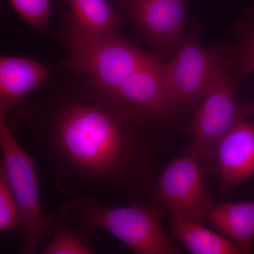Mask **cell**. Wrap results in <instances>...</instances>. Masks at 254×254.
Masks as SVG:
<instances>
[{
    "label": "cell",
    "mask_w": 254,
    "mask_h": 254,
    "mask_svg": "<svg viewBox=\"0 0 254 254\" xmlns=\"http://www.w3.org/2000/svg\"><path fill=\"white\" fill-rule=\"evenodd\" d=\"M28 128L58 190L68 196L150 195L163 144L155 131L118 111L88 82L28 106Z\"/></svg>",
    "instance_id": "6da1fadb"
},
{
    "label": "cell",
    "mask_w": 254,
    "mask_h": 254,
    "mask_svg": "<svg viewBox=\"0 0 254 254\" xmlns=\"http://www.w3.org/2000/svg\"><path fill=\"white\" fill-rule=\"evenodd\" d=\"M58 210L87 236L103 229L135 254L180 253L164 228V212L155 205L136 201L127 206L110 207L101 204L96 197L78 195L64 202Z\"/></svg>",
    "instance_id": "7a4b0ae2"
},
{
    "label": "cell",
    "mask_w": 254,
    "mask_h": 254,
    "mask_svg": "<svg viewBox=\"0 0 254 254\" xmlns=\"http://www.w3.org/2000/svg\"><path fill=\"white\" fill-rule=\"evenodd\" d=\"M66 38L69 58L65 67L88 76L105 98L120 89L153 56L116 32L89 34L70 28Z\"/></svg>",
    "instance_id": "3957f363"
},
{
    "label": "cell",
    "mask_w": 254,
    "mask_h": 254,
    "mask_svg": "<svg viewBox=\"0 0 254 254\" xmlns=\"http://www.w3.org/2000/svg\"><path fill=\"white\" fill-rule=\"evenodd\" d=\"M0 117L1 160L4 163L22 214L23 245L21 254H33L48 243L54 232L52 214H43L40 199L36 161L28 154Z\"/></svg>",
    "instance_id": "277c9868"
},
{
    "label": "cell",
    "mask_w": 254,
    "mask_h": 254,
    "mask_svg": "<svg viewBox=\"0 0 254 254\" xmlns=\"http://www.w3.org/2000/svg\"><path fill=\"white\" fill-rule=\"evenodd\" d=\"M228 47L206 48L199 32L185 34L181 44L168 63H163L165 83L179 108L198 106L222 68L227 64Z\"/></svg>",
    "instance_id": "5b68a950"
},
{
    "label": "cell",
    "mask_w": 254,
    "mask_h": 254,
    "mask_svg": "<svg viewBox=\"0 0 254 254\" xmlns=\"http://www.w3.org/2000/svg\"><path fill=\"white\" fill-rule=\"evenodd\" d=\"M236 86L225 65L197 106L190 126L193 140L186 153L210 161L220 140L237 125L254 118V103H240Z\"/></svg>",
    "instance_id": "8992f818"
},
{
    "label": "cell",
    "mask_w": 254,
    "mask_h": 254,
    "mask_svg": "<svg viewBox=\"0 0 254 254\" xmlns=\"http://www.w3.org/2000/svg\"><path fill=\"white\" fill-rule=\"evenodd\" d=\"M200 161L191 153L172 160L152 187L153 205L170 215L207 222L213 204Z\"/></svg>",
    "instance_id": "52a82bcc"
},
{
    "label": "cell",
    "mask_w": 254,
    "mask_h": 254,
    "mask_svg": "<svg viewBox=\"0 0 254 254\" xmlns=\"http://www.w3.org/2000/svg\"><path fill=\"white\" fill-rule=\"evenodd\" d=\"M125 5L145 41L163 54L176 52L186 34L187 0H126Z\"/></svg>",
    "instance_id": "ba28073f"
},
{
    "label": "cell",
    "mask_w": 254,
    "mask_h": 254,
    "mask_svg": "<svg viewBox=\"0 0 254 254\" xmlns=\"http://www.w3.org/2000/svg\"><path fill=\"white\" fill-rule=\"evenodd\" d=\"M212 162L223 190H229L254 175V124L242 122L219 142Z\"/></svg>",
    "instance_id": "9c48e42d"
},
{
    "label": "cell",
    "mask_w": 254,
    "mask_h": 254,
    "mask_svg": "<svg viewBox=\"0 0 254 254\" xmlns=\"http://www.w3.org/2000/svg\"><path fill=\"white\" fill-rule=\"evenodd\" d=\"M50 69L27 58H0V117L5 120L22 103L25 97L46 83Z\"/></svg>",
    "instance_id": "30bf717a"
},
{
    "label": "cell",
    "mask_w": 254,
    "mask_h": 254,
    "mask_svg": "<svg viewBox=\"0 0 254 254\" xmlns=\"http://www.w3.org/2000/svg\"><path fill=\"white\" fill-rule=\"evenodd\" d=\"M207 221L245 254L254 245V201L213 205Z\"/></svg>",
    "instance_id": "8fae6325"
},
{
    "label": "cell",
    "mask_w": 254,
    "mask_h": 254,
    "mask_svg": "<svg viewBox=\"0 0 254 254\" xmlns=\"http://www.w3.org/2000/svg\"><path fill=\"white\" fill-rule=\"evenodd\" d=\"M172 236L194 254H245L227 237L203 227V224L170 215Z\"/></svg>",
    "instance_id": "7c38bea8"
},
{
    "label": "cell",
    "mask_w": 254,
    "mask_h": 254,
    "mask_svg": "<svg viewBox=\"0 0 254 254\" xmlns=\"http://www.w3.org/2000/svg\"><path fill=\"white\" fill-rule=\"evenodd\" d=\"M71 11L70 28L89 34L115 33L118 17L106 0H63Z\"/></svg>",
    "instance_id": "4fadbf2b"
},
{
    "label": "cell",
    "mask_w": 254,
    "mask_h": 254,
    "mask_svg": "<svg viewBox=\"0 0 254 254\" xmlns=\"http://www.w3.org/2000/svg\"><path fill=\"white\" fill-rule=\"evenodd\" d=\"M53 215L54 232L45 246L43 254H90L92 250L88 236L60 210Z\"/></svg>",
    "instance_id": "5bb4252c"
},
{
    "label": "cell",
    "mask_w": 254,
    "mask_h": 254,
    "mask_svg": "<svg viewBox=\"0 0 254 254\" xmlns=\"http://www.w3.org/2000/svg\"><path fill=\"white\" fill-rule=\"evenodd\" d=\"M239 41L228 47L227 70L232 81L237 85L254 71V11L239 28Z\"/></svg>",
    "instance_id": "9a60e30c"
},
{
    "label": "cell",
    "mask_w": 254,
    "mask_h": 254,
    "mask_svg": "<svg viewBox=\"0 0 254 254\" xmlns=\"http://www.w3.org/2000/svg\"><path fill=\"white\" fill-rule=\"evenodd\" d=\"M21 209L10 185L6 167L0 160V232L22 231Z\"/></svg>",
    "instance_id": "2e32d148"
},
{
    "label": "cell",
    "mask_w": 254,
    "mask_h": 254,
    "mask_svg": "<svg viewBox=\"0 0 254 254\" xmlns=\"http://www.w3.org/2000/svg\"><path fill=\"white\" fill-rule=\"evenodd\" d=\"M25 22L36 29L46 27L51 14V0H8Z\"/></svg>",
    "instance_id": "e0dca14e"
}]
</instances>
